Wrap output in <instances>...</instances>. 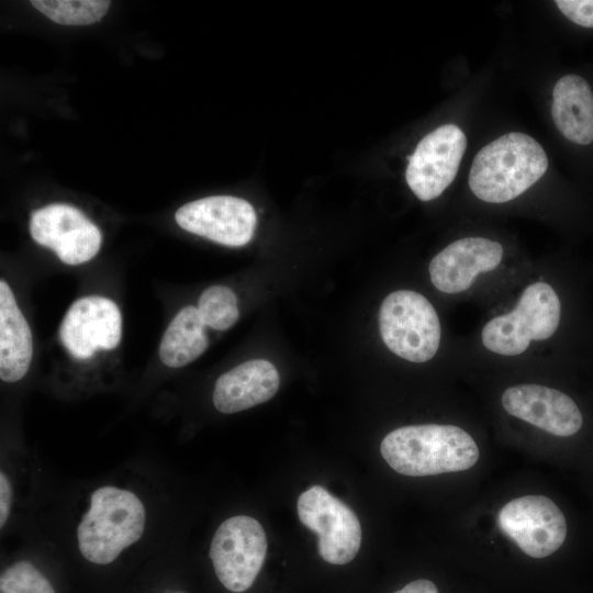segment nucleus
<instances>
[{"instance_id":"1","label":"nucleus","mask_w":593,"mask_h":593,"mask_svg":"<svg viewBox=\"0 0 593 593\" xmlns=\"http://www.w3.org/2000/svg\"><path fill=\"white\" fill-rule=\"evenodd\" d=\"M380 451L398 473L424 477L465 471L480 456L473 438L454 425H410L390 432L381 441Z\"/></svg>"},{"instance_id":"2","label":"nucleus","mask_w":593,"mask_h":593,"mask_svg":"<svg viewBox=\"0 0 593 593\" xmlns=\"http://www.w3.org/2000/svg\"><path fill=\"white\" fill-rule=\"evenodd\" d=\"M547 155L532 136L512 132L485 145L475 155L469 172V187L482 201H511L546 172Z\"/></svg>"},{"instance_id":"3","label":"nucleus","mask_w":593,"mask_h":593,"mask_svg":"<svg viewBox=\"0 0 593 593\" xmlns=\"http://www.w3.org/2000/svg\"><path fill=\"white\" fill-rule=\"evenodd\" d=\"M145 507L133 492L104 485L90 497L78 528V547L88 561L108 564L143 535Z\"/></svg>"},{"instance_id":"4","label":"nucleus","mask_w":593,"mask_h":593,"mask_svg":"<svg viewBox=\"0 0 593 593\" xmlns=\"http://www.w3.org/2000/svg\"><path fill=\"white\" fill-rule=\"evenodd\" d=\"M560 314V300L553 288L541 281L532 283L524 289L514 310L484 325L482 343L499 355H519L532 340L551 337L559 326Z\"/></svg>"},{"instance_id":"5","label":"nucleus","mask_w":593,"mask_h":593,"mask_svg":"<svg viewBox=\"0 0 593 593\" xmlns=\"http://www.w3.org/2000/svg\"><path fill=\"white\" fill-rule=\"evenodd\" d=\"M379 329L385 346L412 362L432 359L440 343V323L430 302L421 293L398 290L379 310Z\"/></svg>"},{"instance_id":"6","label":"nucleus","mask_w":593,"mask_h":593,"mask_svg":"<svg viewBox=\"0 0 593 593\" xmlns=\"http://www.w3.org/2000/svg\"><path fill=\"white\" fill-rule=\"evenodd\" d=\"M266 553L267 537L261 524L250 516L237 515L219 526L209 557L224 588L240 593L253 585Z\"/></svg>"},{"instance_id":"7","label":"nucleus","mask_w":593,"mask_h":593,"mask_svg":"<svg viewBox=\"0 0 593 593\" xmlns=\"http://www.w3.org/2000/svg\"><path fill=\"white\" fill-rule=\"evenodd\" d=\"M301 523L318 536L320 556L332 564H346L358 553L361 526L355 512L321 485L298 499Z\"/></svg>"},{"instance_id":"8","label":"nucleus","mask_w":593,"mask_h":593,"mask_svg":"<svg viewBox=\"0 0 593 593\" xmlns=\"http://www.w3.org/2000/svg\"><path fill=\"white\" fill-rule=\"evenodd\" d=\"M500 529L532 558L557 551L567 537V521L552 500L526 495L506 503L497 514Z\"/></svg>"},{"instance_id":"9","label":"nucleus","mask_w":593,"mask_h":593,"mask_svg":"<svg viewBox=\"0 0 593 593\" xmlns=\"http://www.w3.org/2000/svg\"><path fill=\"white\" fill-rule=\"evenodd\" d=\"M30 233L37 244L52 249L69 266L91 260L102 242L98 226L79 209L64 203L35 210L30 219Z\"/></svg>"},{"instance_id":"10","label":"nucleus","mask_w":593,"mask_h":593,"mask_svg":"<svg viewBox=\"0 0 593 593\" xmlns=\"http://www.w3.org/2000/svg\"><path fill=\"white\" fill-rule=\"evenodd\" d=\"M466 146V135L455 124L437 127L417 144L410 157L405 179L419 200L439 197L452 182Z\"/></svg>"},{"instance_id":"11","label":"nucleus","mask_w":593,"mask_h":593,"mask_svg":"<svg viewBox=\"0 0 593 593\" xmlns=\"http://www.w3.org/2000/svg\"><path fill=\"white\" fill-rule=\"evenodd\" d=\"M184 231L230 247L246 245L254 236L257 216L253 205L231 195H213L191 201L175 213Z\"/></svg>"},{"instance_id":"12","label":"nucleus","mask_w":593,"mask_h":593,"mask_svg":"<svg viewBox=\"0 0 593 593\" xmlns=\"http://www.w3.org/2000/svg\"><path fill=\"white\" fill-rule=\"evenodd\" d=\"M121 337V311L114 301L100 295L76 300L59 326L60 342L77 359L91 358L101 349L112 350Z\"/></svg>"},{"instance_id":"13","label":"nucleus","mask_w":593,"mask_h":593,"mask_svg":"<svg viewBox=\"0 0 593 593\" xmlns=\"http://www.w3.org/2000/svg\"><path fill=\"white\" fill-rule=\"evenodd\" d=\"M504 410L555 436H572L582 426V414L566 393L539 384H518L502 395Z\"/></svg>"},{"instance_id":"14","label":"nucleus","mask_w":593,"mask_h":593,"mask_svg":"<svg viewBox=\"0 0 593 593\" xmlns=\"http://www.w3.org/2000/svg\"><path fill=\"white\" fill-rule=\"evenodd\" d=\"M503 257L500 243L483 237H466L449 244L429 262L430 281L444 293L468 290L477 276L494 270Z\"/></svg>"},{"instance_id":"15","label":"nucleus","mask_w":593,"mask_h":593,"mask_svg":"<svg viewBox=\"0 0 593 593\" xmlns=\"http://www.w3.org/2000/svg\"><path fill=\"white\" fill-rule=\"evenodd\" d=\"M276 367L264 359L245 361L219 377L213 391L215 409L240 412L270 400L279 389Z\"/></svg>"},{"instance_id":"16","label":"nucleus","mask_w":593,"mask_h":593,"mask_svg":"<svg viewBox=\"0 0 593 593\" xmlns=\"http://www.w3.org/2000/svg\"><path fill=\"white\" fill-rule=\"evenodd\" d=\"M33 356L30 325L21 312L14 294L0 281V378L13 383L29 371Z\"/></svg>"},{"instance_id":"17","label":"nucleus","mask_w":593,"mask_h":593,"mask_svg":"<svg viewBox=\"0 0 593 593\" xmlns=\"http://www.w3.org/2000/svg\"><path fill=\"white\" fill-rule=\"evenodd\" d=\"M551 115L558 131L569 141L593 142V92L578 75L561 77L553 87Z\"/></svg>"},{"instance_id":"18","label":"nucleus","mask_w":593,"mask_h":593,"mask_svg":"<svg viewBox=\"0 0 593 593\" xmlns=\"http://www.w3.org/2000/svg\"><path fill=\"white\" fill-rule=\"evenodd\" d=\"M208 347L205 324L198 307H182L167 326L159 345V359L170 368L183 367L200 357Z\"/></svg>"},{"instance_id":"19","label":"nucleus","mask_w":593,"mask_h":593,"mask_svg":"<svg viewBox=\"0 0 593 593\" xmlns=\"http://www.w3.org/2000/svg\"><path fill=\"white\" fill-rule=\"evenodd\" d=\"M31 4L63 25H89L101 20L111 2L104 0H32Z\"/></svg>"},{"instance_id":"20","label":"nucleus","mask_w":593,"mask_h":593,"mask_svg":"<svg viewBox=\"0 0 593 593\" xmlns=\"http://www.w3.org/2000/svg\"><path fill=\"white\" fill-rule=\"evenodd\" d=\"M197 307L205 326L216 331L228 329L239 316L237 298L224 286L205 289L199 298Z\"/></svg>"},{"instance_id":"21","label":"nucleus","mask_w":593,"mask_h":593,"mask_svg":"<svg viewBox=\"0 0 593 593\" xmlns=\"http://www.w3.org/2000/svg\"><path fill=\"white\" fill-rule=\"evenodd\" d=\"M0 593H55V590L33 563L22 560L1 572Z\"/></svg>"},{"instance_id":"22","label":"nucleus","mask_w":593,"mask_h":593,"mask_svg":"<svg viewBox=\"0 0 593 593\" xmlns=\"http://www.w3.org/2000/svg\"><path fill=\"white\" fill-rule=\"evenodd\" d=\"M555 3L575 24L593 27V0H557Z\"/></svg>"},{"instance_id":"23","label":"nucleus","mask_w":593,"mask_h":593,"mask_svg":"<svg viewBox=\"0 0 593 593\" xmlns=\"http://www.w3.org/2000/svg\"><path fill=\"white\" fill-rule=\"evenodd\" d=\"M13 500V490L11 482L7 474L1 471L0 473V527L3 528L7 523Z\"/></svg>"},{"instance_id":"24","label":"nucleus","mask_w":593,"mask_h":593,"mask_svg":"<svg viewBox=\"0 0 593 593\" xmlns=\"http://www.w3.org/2000/svg\"><path fill=\"white\" fill-rule=\"evenodd\" d=\"M394 593H438V590L432 581L419 579L410 582L404 588Z\"/></svg>"},{"instance_id":"25","label":"nucleus","mask_w":593,"mask_h":593,"mask_svg":"<svg viewBox=\"0 0 593 593\" xmlns=\"http://www.w3.org/2000/svg\"><path fill=\"white\" fill-rule=\"evenodd\" d=\"M174 593H184V592H174Z\"/></svg>"}]
</instances>
